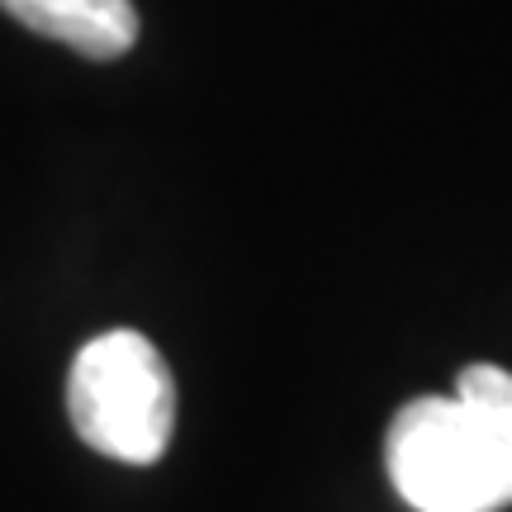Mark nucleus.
Segmentation results:
<instances>
[{
  "mask_svg": "<svg viewBox=\"0 0 512 512\" xmlns=\"http://www.w3.org/2000/svg\"><path fill=\"white\" fill-rule=\"evenodd\" d=\"M67 413L91 451L124 465H152L176 432V380L143 332H105L76 351Z\"/></svg>",
  "mask_w": 512,
  "mask_h": 512,
  "instance_id": "2",
  "label": "nucleus"
},
{
  "mask_svg": "<svg viewBox=\"0 0 512 512\" xmlns=\"http://www.w3.org/2000/svg\"><path fill=\"white\" fill-rule=\"evenodd\" d=\"M0 10L91 62H114L138 43L133 0H0Z\"/></svg>",
  "mask_w": 512,
  "mask_h": 512,
  "instance_id": "3",
  "label": "nucleus"
},
{
  "mask_svg": "<svg viewBox=\"0 0 512 512\" xmlns=\"http://www.w3.org/2000/svg\"><path fill=\"white\" fill-rule=\"evenodd\" d=\"M384 465L413 512H498L512 503V370L465 366L451 399L403 403Z\"/></svg>",
  "mask_w": 512,
  "mask_h": 512,
  "instance_id": "1",
  "label": "nucleus"
}]
</instances>
